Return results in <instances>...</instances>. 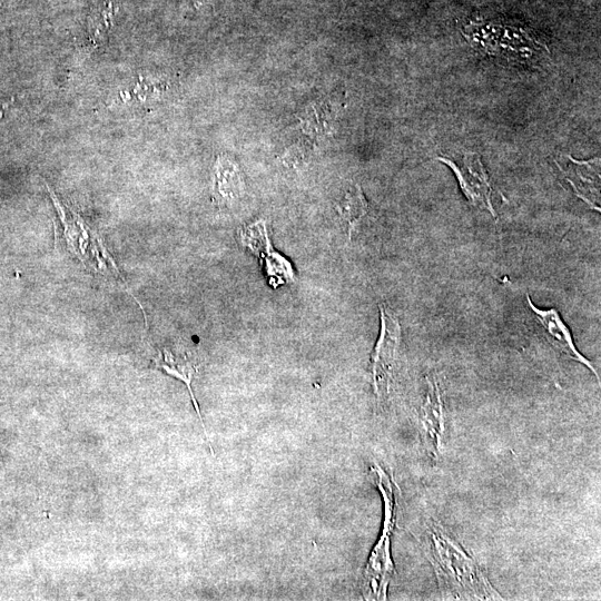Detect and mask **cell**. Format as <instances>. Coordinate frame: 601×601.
<instances>
[{
    "instance_id": "9c48e42d",
    "label": "cell",
    "mask_w": 601,
    "mask_h": 601,
    "mask_svg": "<svg viewBox=\"0 0 601 601\" xmlns=\"http://www.w3.org/2000/svg\"><path fill=\"white\" fill-rule=\"evenodd\" d=\"M341 218L348 223L349 239L368 213V202L360 185L350 187L343 200L336 206Z\"/></svg>"
},
{
    "instance_id": "52a82bcc",
    "label": "cell",
    "mask_w": 601,
    "mask_h": 601,
    "mask_svg": "<svg viewBox=\"0 0 601 601\" xmlns=\"http://www.w3.org/2000/svg\"><path fill=\"white\" fill-rule=\"evenodd\" d=\"M567 181L574 187L577 195L588 202L591 208L597 209L596 200L599 199V167L591 163H578L571 159Z\"/></svg>"
},
{
    "instance_id": "8992f818",
    "label": "cell",
    "mask_w": 601,
    "mask_h": 601,
    "mask_svg": "<svg viewBox=\"0 0 601 601\" xmlns=\"http://www.w3.org/2000/svg\"><path fill=\"white\" fill-rule=\"evenodd\" d=\"M427 386L426 399L421 407L422 436L429 455L438 459L445 435V412L438 381L427 378Z\"/></svg>"
},
{
    "instance_id": "7a4b0ae2",
    "label": "cell",
    "mask_w": 601,
    "mask_h": 601,
    "mask_svg": "<svg viewBox=\"0 0 601 601\" xmlns=\"http://www.w3.org/2000/svg\"><path fill=\"white\" fill-rule=\"evenodd\" d=\"M371 474L384 498V526L379 543L374 547L364 574V594L368 599H387L394 567L390 553V539L397 521V498L390 477L380 467L371 469Z\"/></svg>"
},
{
    "instance_id": "6da1fadb",
    "label": "cell",
    "mask_w": 601,
    "mask_h": 601,
    "mask_svg": "<svg viewBox=\"0 0 601 601\" xmlns=\"http://www.w3.org/2000/svg\"><path fill=\"white\" fill-rule=\"evenodd\" d=\"M431 554L445 595L456 599H502L472 559L442 528L430 529Z\"/></svg>"
},
{
    "instance_id": "3957f363",
    "label": "cell",
    "mask_w": 601,
    "mask_h": 601,
    "mask_svg": "<svg viewBox=\"0 0 601 601\" xmlns=\"http://www.w3.org/2000/svg\"><path fill=\"white\" fill-rule=\"evenodd\" d=\"M381 332L372 356L374 391L379 399L390 392L393 370L401 341V327L386 305H380Z\"/></svg>"
},
{
    "instance_id": "277c9868",
    "label": "cell",
    "mask_w": 601,
    "mask_h": 601,
    "mask_svg": "<svg viewBox=\"0 0 601 601\" xmlns=\"http://www.w3.org/2000/svg\"><path fill=\"white\" fill-rule=\"evenodd\" d=\"M439 161L447 164L455 172L461 190L471 204L487 209L494 218H497L494 204H492L494 190H492L488 174L478 154L465 153L461 164L449 160L448 157H439Z\"/></svg>"
},
{
    "instance_id": "5b68a950",
    "label": "cell",
    "mask_w": 601,
    "mask_h": 601,
    "mask_svg": "<svg viewBox=\"0 0 601 601\" xmlns=\"http://www.w3.org/2000/svg\"><path fill=\"white\" fill-rule=\"evenodd\" d=\"M527 302L532 313L536 315L541 327H543L546 338L551 346L560 353H563L568 359L584 364L598 378V373L593 363L577 350L573 336H571L569 328L563 319H561L558 311L556 309L543 310L537 308V305L531 301L530 295H527Z\"/></svg>"
},
{
    "instance_id": "ba28073f",
    "label": "cell",
    "mask_w": 601,
    "mask_h": 601,
    "mask_svg": "<svg viewBox=\"0 0 601 601\" xmlns=\"http://www.w3.org/2000/svg\"><path fill=\"white\" fill-rule=\"evenodd\" d=\"M155 366H156V368L162 369L167 374H170V376H172L176 379H179L186 384L187 389H189V391H190L191 398L193 400V405L195 407L197 415H199V418L202 422L205 436H206V438H208V440L210 442L209 435H208V432H206L203 418L201 415L199 403H197L196 398L194 396V392L192 390V380H193L194 374L197 371V368L194 366V364L191 361L187 360L186 357H181V358L176 357L169 350H164L162 353H160V356L157 357V359H155ZM210 445H211V442H210Z\"/></svg>"
}]
</instances>
